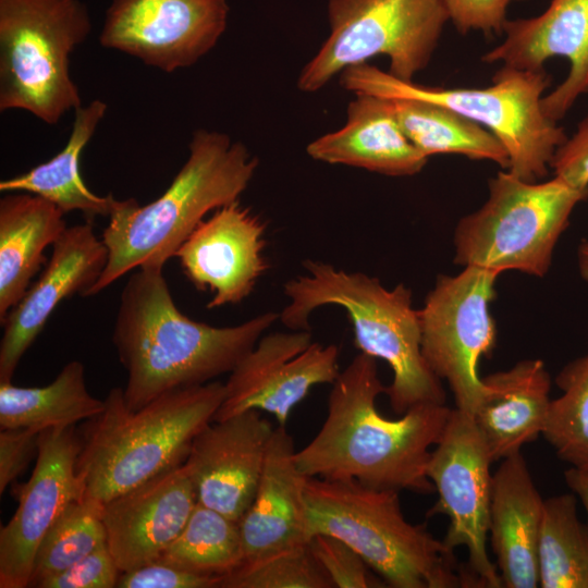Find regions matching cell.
<instances>
[{
  "label": "cell",
  "instance_id": "9",
  "mask_svg": "<svg viewBox=\"0 0 588 588\" xmlns=\"http://www.w3.org/2000/svg\"><path fill=\"white\" fill-rule=\"evenodd\" d=\"M90 30L79 0H0V111L56 124L82 107L69 59Z\"/></svg>",
  "mask_w": 588,
  "mask_h": 588
},
{
  "label": "cell",
  "instance_id": "17",
  "mask_svg": "<svg viewBox=\"0 0 588 588\" xmlns=\"http://www.w3.org/2000/svg\"><path fill=\"white\" fill-rule=\"evenodd\" d=\"M108 261V248L91 221L68 226L52 245L49 260L22 299L0 321V382H11L25 352L65 298L87 291Z\"/></svg>",
  "mask_w": 588,
  "mask_h": 588
},
{
  "label": "cell",
  "instance_id": "41",
  "mask_svg": "<svg viewBox=\"0 0 588 588\" xmlns=\"http://www.w3.org/2000/svg\"><path fill=\"white\" fill-rule=\"evenodd\" d=\"M577 266L581 279L588 281V240L581 241L577 248Z\"/></svg>",
  "mask_w": 588,
  "mask_h": 588
},
{
  "label": "cell",
  "instance_id": "28",
  "mask_svg": "<svg viewBox=\"0 0 588 588\" xmlns=\"http://www.w3.org/2000/svg\"><path fill=\"white\" fill-rule=\"evenodd\" d=\"M396 119L411 143L426 157L461 155L488 160L509 169L501 142L475 121L437 103L417 99H391Z\"/></svg>",
  "mask_w": 588,
  "mask_h": 588
},
{
  "label": "cell",
  "instance_id": "27",
  "mask_svg": "<svg viewBox=\"0 0 588 588\" xmlns=\"http://www.w3.org/2000/svg\"><path fill=\"white\" fill-rule=\"evenodd\" d=\"M105 409V400L93 396L85 379V366L72 360L45 387H17L0 382V427L47 428L75 426Z\"/></svg>",
  "mask_w": 588,
  "mask_h": 588
},
{
  "label": "cell",
  "instance_id": "36",
  "mask_svg": "<svg viewBox=\"0 0 588 588\" xmlns=\"http://www.w3.org/2000/svg\"><path fill=\"white\" fill-rule=\"evenodd\" d=\"M222 577L200 575L160 559L121 573L118 588H220Z\"/></svg>",
  "mask_w": 588,
  "mask_h": 588
},
{
  "label": "cell",
  "instance_id": "3",
  "mask_svg": "<svg viewBox=\"0 0 588 588\" xmlns=\"http://www.w3.org/2000/svg\"><path fill=\"white\" fill-rule=\"evenodd\" d=\"M188 151L162 195L144 206L134 198L121 200L109 217L101 235L108 261L85 296L144 265L164 266L208 212L238 200L258 167L243 143L217 131L194 132Z\"/></svg>",
  "mask_w": 588,
  "mask_h": 588
},
{
  "label": "cell",
  "instance_id": "2",
  "mask_svg": "<svg viewBox=\"0 0 588 588\" xmlns=\"http://www.w3.org/2000/svg\"><path fill=\"white\" fill-rule=\"evenodd\" d=\"M279 317L267 311L232 327L195 321L176 307L163 266L137 268L121 292L112 334L127 373L125 404L135 411L167 392L230 373Z\"/></svg>",
  "mask_w": 588,
  "mask_h": 588
},
{
  "label": "cell",
  "instance_id": "5",
  "mask_svg": "<svg viewBox=\"0 0 588 588\" xmlns=\"http://www.w3.org/2000/svg\"><path fill=\"white\" fill-rule=\"evenodd\" d=\"M223 399L224 383L210 381L167 392L133 411L123 389H111L105 409L78 432L76 471L85 495L105 503L182 465Z\"/></svg>",
  "mask_w": 588,
  "mask_h": 588
},
{
  "label": "cell",
  "instance_id": "7",
  "mask_svg": "<svg viewBox=\"0 0 588 588\" xmlns=\"http://www.w3.org/2000/svg\"><path fill=\"white\" fill-rule=\"evenodd\" d=\"M485 88H443L401 81L373 65L360 63L340 74V84L354 94L389 99H417L444 106L489 130L507 151V171L536 182L544 177L556 148L567 138L563 127L542 110L551 77L544 69L502 65Z\"/></svg>",
  "mask_w": 588,
  "mask_h": 588
},
{
  "label": "cell",
  "instance_id": "6",
  "mask_svg": "<svg viewBox=\"0 0 588 588\" xmlns=\"http://www.w3.org/2000/svg\"><path fill=\"white\" fill-rule=\"evenodd\" d=\"M399 492L355 480L306 477L309 539L326 534L342 540L394 588L479 587L453 549L425 525L405 518Z\"/></svg>",
  "mask_w": 588,
  "mask_h": 588
},
{
  "label": "cell",
  "instance_id": "1",
  "mask_svg": "<svg viewBox=\"0 0 588 588\" xmlns=\"http://www.w3.org/2000/svg\"><path fill=\"white\" fill-rule=\"evenodd\" d=\"M385 389L377 358L356 355L332 382L321 428L295 452L298 470L306 477L355 480L377 489L433 492L427 464L451 408L419 404L391 419L376 405Z\"/></svg>",
  "mask_w": 588,
  "mask_h": 588
},
{
  "label": "cell",
  "instance_id": "32",
  "mask_svg": "<svg viewBox=\"0 0 588 588\" xmlns=\"http://www.w3.org/2000/svg\"><path fill=\"white\" fill-rule=\"evenodd\" d=\"M555 382L542 436L571 467L588 469V353L568 363Z\"/></svg>",
  "mask_w": 588,
  "mask_h": 588
},
{
  "label": "cell",
  "instance_id": "16",
  "mask_svg": "<svg viewBox=\"0 0 588 588\" xmlns=\"http://www.w3.org/2000/svg\"><path fill=\"white\" fill-rule=\"evenodd\" d=\"M266 223L235 200L215 210L175 253L183 273L200 291H210L207 308L235 305L250 295L267 271Z\"/></svg>",
  "mask_w": 588,
  "mask_h": 588
},
{
  "label": "cell",
  "instance_id": "21",
  "mask_svg": "<svg viewBox=\"0 0 588 588\" xmlns=\"http://www.w3.org/2000/svg\"><path fill=\"white\" fill-rule=\"evenodd\" d=\"M285 426L274 427L252 503L238 520L243 562L309 541L303 475ZM242 562V563H243Z\"/></svg>",
  "mask_w": 588,
  "mask_h": 588
},
{
  "label": "cell",
  "instance_id": "8",
  "mask_svg": "<svg viewBox=\"0 0 588 588\" xmlns=\"http://www.w3.org/2000/svg\"><path fill=\"white\" fill-rule=\"evenodd\" d=\"M488 198L464 216L454 231V262L542 278L575 207L588 198L556 176L529 182L500 171L488 182Z\"/></svg>",
  "mask_w": 588,
  "mask_h": 588
},
{
  "label": "cell",
  "instance_id": "38",
  "mask_svg": "<svg viewBox=\"0 0 588 588\" xmlns=\"http://www.w3.org/2000/svg\"><path fill=\"white\" fill-rule=\"evenodd\" d=\"M40 431L35 428H4L0 431V494L25 471L38 452Z\"/></svg>",
  "mask_w": 588,
  "mask_h": 588
},
{
  "label": "cell",
  "instance_id": "37",
  "mask_svg": "<svg viewBox=\"0 0 588 588\" xmlns=\"http://www.w3.org/2000/svg\"><path fill=\"white\" fill-rule=\"evenodd\" d=\"M525 0H442L449 21L461 34L502 35L511 3Z\"/></svg>",
  "mask_w": 588,
  "mask_h": 588
},
{
  "label": "cell",
  "instance_id": "31",
  "mask_svg": "<svg viewBox=\"0 0 588 588\" xmlns=\"http://www.w3.org/2000/svg\"><path fill=\"white\" fill-rule=\"evenodd\" d=\"M102 513L103 503L95 498L84 495L71 502L41 539L28 587L68 568L107 543Z\"/></svg>",
  "mask_w": 588,
  "mask_h": 588
},
{
  "label": "cell",
  "instance_id": "40",
  "mask_svg": "<svg viewBox=\"0 0 588 588\" xmlns=\"http://www.w3.org/2000/svg\"><path fill=\"white\" fill-rule=\"evenodd\" d=\"M564 477L572 492L583 503L588 516V469L571 467L565 471Z\"/></svg>",
  "mask_w": 588,
  "mask_h": 588
},
{
  "label": "cell",
  "instance_id": "13",
  "mask_svg": "<svg viewBox=\"0 0 588 588\" xmlns=\"http://www.w3.org/2000/svg\"><path fill=\"white\" fill-rule=\"evenodd\" d=\"M228 15L226 0H112L99 44L172 73L215 48Z\"/></svg>",
  "mask_w": 588,
  "mask_h": 588
},
{
  "label": "cell",
  "instance_id": "10",
  "mask_svg": "<svg viewBox=\"0 0 588 588\" xmlns=\"http://www.w3.org/2000/svg\"><path fill=\"white\" fill-rule=\"evenodd\" d=\"M327 12L330 34L297 78L304 93L377 56L389 59L392 76L412 82L428 66L449 22L442 0H328Z\"/></svg>",
  "mask_w": 588,
  "mask_h": 588
},
{
  "label": "cell",
  "instance_id": "22",
  "mask_svg": "<svg viewBox=\"0 0 588 588\" xmlns=\"http://www.w3.org/2000/svg\"><path fill=\"white\" fill-rule=\"evenodd\" d=\"M346 122L306 147L307 155L329 164L362 168L389 176L419 173L428 162L403 132L393 102L369 94H354Z\"/></svg>",
  "mask_w": 588,
  "mask_h": 588
},
{
  "label": "cell",
  "instance_id": "18",
  "mask_svg": "<svg viewBox=\"0 0 588 588\" xmlns=\"http://www.w3.org/2000/svg\"><path fill=\"white\" fill-rule=\"evenodd\" d=\"M273 430L255 409L208 424L183 463L198 502L238 522L255 495Z\"/></svg>",
  "mask_w": 588,
  "mask_h": 588
},
{
  "label": "cell",
  "instance_id": "14",
  "mask_svg": "<svg viewBox=\"0 0 588 588\" xmlns=\"http://www.w3.org/2000/svg\"><path fill=\"white\" fill-rule=\"evenodd\" d=\"M339 357L336 345L314 342L310 330L264 334L230 372L212 421L255 409L285 426L313 387L336 379Z\"/></svg>",
  "mask_w": 588,
  "mask_h": 588
},
{
  "label": "cell",
  "instance_id": "35",
  "mask_svg": "<svg viewBox=\"0 0 588 588\" xmlns=\"http://www.w3.org/2000/svg\"><path fill=\"white\" fill-rule=\"evenodd\" d=\"M121 571L107 543L68 568L35 584V588H114Z\"/></svg>",
  "mask_w": 588,
  "mask_h": 588
},
{
  "label": "cell",
  "instance_id": "11",
  "mask_svg": "<svg viewBox=\"0 0 588 588\" xmlns=\"http://www.w3.org/2000/svg\"><path fill=\"white\" fill-rule=\"evenodd\" d=\"M500 274L466 266L455 275H439L418 309L422 355L432 372L446 381L456 408L470 415L483 394L480 359L497 342L490 305Z\"/></svg>",
  "mask_w": 588,
  "mask_h": 588
},
{
  "label": "cell",
  "instance_id": "26",
  "mask_svg": "<svg viewBox=\"0 0 588 588\" xmlns=\"http://www.w3.org/2000/svg\"><path fill=\"white\" fill-rule=\"evenodd\" d=\"M70 137L61 151L35 168L0 182V192H24L45 198L64 213L79 211L85 219L110 217L121 200L111 194L93 193L79 173V158L107 112V105L95 99L77 108Z\"/></svg>",
  "mask_w": 588,
  "mask_h": 588
},
{
  "label": "cell",
  "instance_id": "19",
  "mask_svg": "<svg viewBox=\"0 0 588 588\" xmlns=\"http://www.w3.org/2000/svg\"><path fill=\"white\" fill-rule=\"evenodd\" d=\"M503 35L482 62L538 71L551 58L568 60L565 79L541 100L548 118L558 122L588 94V0H551L537 16L507 20Z\"/></svg>",
  "mask_w": 588,
  "mask_h": 588
},
{
  "label": "cell",
  "instance_id": "39",
  "mask_svg": "<svg viewBox=\"0 0 588 588\" xmlns=\"http://www.w3.org/2000/svg\"><path fill=\"white\" fill-rule=\"evenodd\" d=\"M554 176L574 188L588 191V117L556 148L550 163Z\"/></svg>",
  "mask_w": 588,
  "mask_h": 588
},
{
  "label": "cell",
  "instance_id": "30",
  "mask_svg": "<svg viewBox=\"0 0 588 588\" xmlns=\"http://www.w3.org/2000/svg\"><path fill=\"white\" fill-rule=\"evenodd\" d=\"M159 559L184 571L223 578L243 562L238 522L198 502Z\"/></svg>",
  "mask_w": 588,
  "mask_h": 588
},
{
  "label": "cell",
  "instance_id": "23",
  "mask_svg": "<svg viewBox=\"0 0 588 588\" xmlns=\"http://www.w3.org/2000/svg\"><path fill=\"white\" fill-rule=\"evenodd\" d=\"M543 501L522 452L503 458L492 476L489 534L506 588L539 586L538 540Z\"/></svg>",
  "mask_w": 588,
  "mask_h": 588
},
{
  "label": "cell",
  "instance_id": "4",
  "mask_svg": "<svg viewBox=\"0 0 588 588\" xmlns=\"http://www.w3.org/2000/svg\"><path fill=\"white\" fill-rule=\"evenodd\" d=\"M306 274L283 289L289 304L279 320L291 330H310L309 316L318 307L338 305L351 319L354 344L360 353L383 359L393 378L385 393L397 415L419 404H445L441 380L421 352L418 310L404 284L389 290L376 277L347 272L330 264L305 260Z\"/></svg>",
  "mask_w": 588,
  "mask_h": 588
},
{
  "label": "cell",
  "instance_id": "25",
  "mask_svg": "<svg viewBox=\"0 0 588 588\" xmlns=\"http://www.w3.org/2000/svg\"><path fill=\"white\" fill-rule=\"evenodd\" d=\"M64 212L24 192L0 199V321L22 299L46 264L45 250L68 228Z\"/></svg>",
  "mask_w": 588,
  "mask_h": 588
},
{
  "label": "cell",
  "instance_id": "12",
  "mask_svg": "<svg viewBox=\"0 0 588 588\" xmlns=\"http://www.w3.org/2000/svg\"><path fill=\"white\" fill-rule=\"evenodd\" d=\"M492 463L473 415L451 409L427 464V476L438 492V501L428 516H448L443 542L453 550L466 549L467 567L479 587L499 588L503 585L498 567L487 553Z\"/></svg>",
  "mask_w": 588,
  "mask_h": 588
},
{
  "label": "cell",
  "instance_id": "20",
  "mask_svg": "<svg viewBox=\"0 0 588 588\" xmlns=\"http://www.w3.org/2000/svg\"><path fill=\"white\" fill-rule=\"evenodd\" d=\"M198 503L184 464L103 503L107 546L121 571L158 560Z\"/></svg>",
  "mask_w": 588,
  "mask_h": 588
},
{
  "label": "cell",
  "instance_id": "15",
  "mask_svg": "<svg viewBox=\"0 0 588 588\" xmlns=\"http://www.w3.org/2000/svg\"><path fill=\"white\" fill-rule=\"evenodd\" d=\"M79 451L75 426L40 431L32 476L14 487L19 505L0 529V588L28 587L41 539L65 507L85 495L76 471Z\"/></svg>",
  "mask_w": 588,
  "mask_h": 588
},
{
  "label": "cell",
  "instance_id": "24",
  "mask_svg": "<svg viewBox=\"0 0 588 588\" xmlns=\"http://www.w3.org/2000/svg\"><path fill=\"white\" fill-rule=\"evenodd\" d=\"M483 394L473 418L493 462L520 452L542 434L551 380L540 359H524L482 377Z\"/></svg>",
  "mask_w": 588,
  "mask_h": 588
},
{
  "label": "cell",
  "instance_id": "33",
  "mask_svg": "<svg viewBox=\"0 0 588 588\" xmlns=\"http://www.w3.org/2000/svg\"><path fill=\"white\" fill-rule=\"evenodd\" d=\"M314 556L302 544L256 560L243 562L223 576L220 588H332Z\"/></svg>",
  "mask_w": 588,
  "mask_h": 588
},
{
  "label": "cell",
  "instance_id": "34",
  "mask_svg": "<svg viewBox=\"0 0 588 588\" xmlns=\"http://www.w3.org/2000/svg\"><path fill=\"white\" fill-rule=\"evenodd\" d=\"M309 548L330 578L333 587L368 588L381 587L365 561L348 544L326 534H316L308 541Z\"/></svg>",
  "mask_w": 588,
  "mask_h": 588
},
{
  "label": "cell",
  "instance_id": "29",
  "mask_svg": "<svg viewBox=\"0 0 588 588\" xmlns=\"http://www.w3.org/2000/svg\"><path fill=\"white\" fill-rule=\"evenodd\" d=\"M538 569L542 588H588V528L578 517L574 493L543 501Z\"/></svg>",
  "mask_w": 588,
  "mask_h": 588
}]
</instances>
